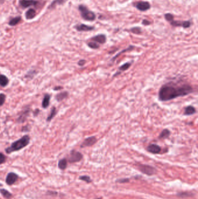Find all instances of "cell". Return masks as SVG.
Instances as JSON below:
<instances>
[{"instance_id": "obj_1", "label": "cell", "mask_w": 198, "mask_h": 199, "mask_svg": "<svg viewBox=\"0 0 198 199\" xmlns=\"http://www.w3.org/2000/svg\"><path fill=\"white\" fill-rule=\"evenodd\" d=\"M194 92L193 88L189 84L178 85L173 82L163 85L159 89L158 98L161 101H167L183 97Z\"/></svg>"}, {"instance_id": "obj_2", "label": "cell", "mask_w": 198, "mask_h": 199, "mask_svg": "<svg viewBox=\"0 0 198 199\" xmlns=\"http://www.w3.org/2000/svg\"><path fill=\"white\" fill-rule=\"evenodd\" d=\"M30 138L29 136L24 135L20 139L12 143L10 147H8L5 149V151L7 154H10L13 152L19 151L26 147L30 143Z\"/></svg>"}, {"instance_id": "obj_3", "label": "cell", "mask_w": 198, "mask_h": 199, "mask_svg": "<svg viewBox=\"0 0 198 199\" xmlns=\"http://www.w3.org/2000/svg\"><path fill=\"white\" fill-rule=\"evenodd\" d=\"M79 10L81 13L82 17L84 20L88 21H93L96 19V14L93 11H90L86 6L83 5H80L79 6Z\"/></svg>"}, {"instance_id": "obj_4", "label": "cell", "mask_w": 198, "mask_h": 199, "mask_svg": "<svg viewBox=\"0 0 198 199\" xmlns=\"http://www.w3.org/2000/svg\"><path fill=\"white\" fill-rule=\"evenodd\" d=\"M137 167L141 172L148 176H152L156 174V169L152 166L143 164H137Z\"/></svg>"}, {"instance_id": "obj_5", "label": "cell", "mask_w": 198, "mask_h": 199, "mask_svg": "<svg viewBox=\"0 0 198 199\" xmlns=\"http://www.w3.org/2000/svg\"><path fill=\"white\" fill-rule=\"evenodd\" d=\"M83 156L80 152L73 150L70 153V155L68 158V161L70 163H78L80 162L83 159Z\"/></svg>"}, {"instance_id": "obj_6", "label": "cell", "mask_w": 198, "mask_h": 199, "mask_svg": "<svg viewBox=\"0 0 198 199\" xmlns=\"http://www.w3.org/2000/svg\"><path fill=\"white\" fill-rule=\"evenodd\" d=\"M97 142V139L96 136H90L87 138H86L82 144H81L80 147L82 148H84V147H91L94 145Z\"/></svg>"}, {"instance_id": "obj_7", "label": "cell", "mask_w": 198, "mask_h": 199, "mask_svg": "<svg viewBox=\"0 0 198 199\" xmlns=\"http://www.w3.org/2000/svg\"><path fill=\"white\" fill-rule=\"evenodd\" d=\"M18 178V175L16 174L14 172H9L6 177L5 182L7 185L11 186L17 181Z\"/></svg>"}, {"instance_id": "obj_8", "label": "cell", "mask_w": 198, "mask_h": 199, "mask_svg": "<svg viewBox=\"0 0 198 199\" xmlns=\"http://www.w3.org/2000/svg\"><path fill=\"white\" fill-rule=\"evenodd\" d=\"M146 150L152 154H158L161 152V147L156 144H151L146 147Z\"/></svg>"}, {"instance_id": "obj_9", "label": "cell", "mask_w": 198, "mask_h": 199, "mask_svg": "<svg viewBox=\"0 0 198 199\" xmlns=\"http://www.w3.org/2000/svg\"><path fill=\"white\" fill-rule=\"evenodd\" d=\"M135 7L141 11H146L150 9L151 5L147 1H139L136 4Z\"/></svg>"}, {"instance_id": "obj_10", "label": "cell", "mask_w": 198, "mask_h": 199, "mask_svg": "<svg viewBox=\"0 0 198 199\" xmlns=\"http://www.w3.org/2000/svg\"><path fill=\"white\" fill-rule=\"evenodd\" d=\"M91 40H93L94 42H96L99 44H104L106 43V37L105 34H99L97 36H94L91 38Z\"/></svg>"}, {"instance_id": "obj_11", "label": "cell", "mask_w": 198, "mask_h": 199, "mask_svg": "<svg viewBox=\"0 0 198 199\" xmlns=\"http://www.w3.org/2000/svg\"><path fill=\"white\" fill-rule=\"evenodd\" d=\"M75 27L77 29V30L79 32H89V31H91L94 29V26H88L84 24H80V25H77Z\"/></svg>"}, {"instance_id": "obj_12", "label": "cell", "mask_w": 198, "mask_h": 199, "mask_svg": "<svg viewBox=\"0 0 198 199\" xmlns=\"http://www.w3.org/2000/svg\"><path fill=\"white\" fill-rule=\"evenodd\" d=\"M20 5L23 8H27L31 5H35L37 4V1L35 0H20Z\"/></svg>"}, {"instance_id": "obj_13", "label": "cell", "mask_w": 198, "mask_h": 199, "mask_svg": "<svg viewBox=\"0 0 198 199\" xmlns=\"http://www.w3.org/2000/svg\"><path fill=\"white\" fill-rule=\"evenodd\" d=\"M29 111H30V109L29 108H26L24 109L22 112L20 114V116L17 119V122H23L25 121V120L26 119L27 116H28V115L29 114Z\"/></svg>"}, {"instance_id": "obj_14", "label": "cell", "mask_w": 198, "mask_h": 199, "mask_svg": "<svg viewBox=\"0 0 198 199\" xmlns=\"http://www.w3.org/2000/svg\"><path fill=\"white\" fill-rule=\"evenodd\" d=\"M197 110L192 105H189L185 108V111L184 115H192L195 114Z\"/></svg>"}, {"instance_id": "obj_15", "label": "cell", "mask_w": 198, "mask_h": 199, "mask_svg": "<svg viewBox=\"0 0 198 199\" xmlns=\"http://www.w3.org/2000/svg\"><path fill=\"white\" fill-rule=\"evenodd\" d=\"M170 134H171L170 131L168 129H165L160 133L159 136V139H167L170 136Z\"/></svg>"}, {"instance_id": "obj_16", "label": "cell", "mask_w": 198, "mask_h": 199, "mask_svg": "<svg viewBox=\"0 0 198 199\" xmlns=\"http://www.w3.org/2000/svg\"><path fill=\"white\" fill-rule=\"evenodd\" d=\"M50 99L51 96L47 94L44 96L42 102V107L44 108H47V107H48L50 102Z\"/></svg>"}, {"instance_id": "obj_17", "label": "cell", "mask_w": 198, "mask_h": 199, "mask_svg": "<svg viewBox=\"0 0 198 199\" xmlns=\"http://www.w3.org/2000/svg\"><path fill=\"white\" fill-rule=\"evenodd\" d=\"M68 160L66 158H63L59 160L58 163V167L61 170H64L67 168Z\"/></svg>"}, {"instance_id": "obj_18", "label": "cell", "mask_w": 198, "mask_h": 199, "mask_svg": "<svg viewBox=\"0 0 198 199\" xmlns=\"http://www.w3.org/2000/svg\"><path fill=\"white\" fill-rule=\"evenodd\" d=\"M68 95H69V93L68 92H61V93L58 94L56 96L55 98L58 101H61L66 99L68 97Z\"/></svg>"}, {"instance_id": "obj_19", "label": "cell", "mask_w": 198, "mask_h": 199, "mask_svg": "<svg viewBox=\"0 0 198 199\" xmlns=\"http://www.w3.org/2000/svg\"><path fill=\"white\" fill-rule=\"evenodd\" d=\"M8 78L3 75H0V86L2 87H5L8 85Z\"/></svg>"}, {"instance_id": "obj_20", "label": "cell", "mask_w": 198, "mask_h": 199, "mask_svg": "<svg viewBox=\"0 0 198 199\" xmlns=\"http://www.w3.org/2000/svg\"><path fill=\"white\" fill-rule=\"evenodd\" d=\"M36 15V11L33 9H30L26 12V18L27 19H31L35 17Z\"/></svg>"}, {"instance_id": "obj_21", "label": "cell", "mask_w": 198, "mask_h": 199, "mask_svg": "<svg viewBox=\"0 0 198 199\" xmlns=\"http://www.w3.org/2000/svg\"><path fill=\"white\" fill-rule=\"evenodd\" d=\"M135 47L134 46H130L128 48H127L126 49H125V50H122L121 52H120L119 54H117L116 56H114L112 59V61H115L116 59H117V58L119 57V56H120V55H121L123 53H125V52H127V51H131V50H132L133 49H134V48Z\"/></svg>"}, {"instance_id": "obj_22", "label": "cell", "mask_w": 198, "mask_h": 199, "mask_svg": "<svg viewBox=\"0 0 198 199\" xmlns=\"http://www.w3.org/2000/svg\"><path fill=\"white\" fill-rule=\"evenodd\" d=\"M0 193L2 194V195L5 198V199H9L12 198V194L9 191H8L6 189H0Z\"/></svg>"}, {"instance_id": "obj_23", "label": "cell", "mask_w": 198, "mask_h": 199, "mask_svg": "<svg viewBox=\"0 0 198 199\" xmlns=\"http://www.w3.org/2000/svg\"><path fill=\"white\" fill-rule=\"evenodd\" d=\"M56 114V109L55 107H54L51 111L50 114L49 115V116L47 118V121L50 122V121H51L55 117Z\"/></svg>"}, {"instance_id": "obj_24", "label": "cell", "mask_w": 198, "mask_h": 199, "mask_svg": "<svg viewBox=\"0 0 198 199\" xmlns=\"http://www.w3.org/2000/svg\"><path fill=\"white\" fill-rule=\"evenodd\" d=\"M21 20V17L20 16H17V17H15L13 19H12L9 22V25H10V26H15L17 24H18L20 21Z\"/></svg>"}, {"instance_id": "obj_25", "label": "cell", "mask_w": 198, "mask_h": 199, "mask_svg": "<svg viewBox=\"0 0 198 199\" xmlns=\"http://www.w3.org/2000/svg\"><path fill=\"white\" fill-rule=\"evenodd\" d=\"M132 65V63L131 62H126L125 64H124L123 65H122L121 66H120L119 68V71H127L128 69L130 68V67Z\"/></svg>"}, {"instance_id": "obj_26", "label": "cell", "mask_w": 198, "mask_h": 199, "mask_svg": "<svg viewBox=\"0 0 198 199\" xmlns=\"http://www.w3.org/2000/svg\"><path fill=\"white\" fill-rule=\"evenodd\" d=\"M79 179L80 180H82L87 184H90L91 182H92V179H91V178L88 176V175H82V176H80L79 177Z\"/></svg>"}, {"instance_id": "obj_27", "label": "cell", "mask_w": 198, "mask_h": 199, "mask_svg": "<svg viewBox=\"0 0 198 199\" xmlns=\"http://www.w3.org/2000/svg\"><path fill=\"white\" fill-rule=\"evenodd\" d=\"M88 46L92 48V49H98L99 48V45L96 42H94V41H91V42H89L88 43Z\"/></svg>"}, {"instance_id": "obj_28", "label": "cell", "mask_w": 198, "mask_h": 199, "mask_svg": "<svg viewBox=\"0 0 198 199\" xmlns=\"http://www.w3.org/2000/svg\"><path fill=\"white\" fill-rule=\"evenodd\" d=\"M131 32H132V33L136 34H139L142 33V30L139 27H132L130 29Z\"/></svg>"}, {"instance_id": "obj_29", "label": "cell", "mask_w": 198, "mask_h": 199, "mask_svg": "<svg viewBox=\"0 0 198 199\" xmlns=\"http://www.w3.org/2000/svg\"><path fill=\"white\" fill-rule=\"evenodd\" d=\"M165 18L167 21H169L170 22H172L174 20V16L172 13H170L165 14Z\"/></svg>"}, {"instance_id": "obj_30", "label": "cell", "mask_w": 198, "mask_h": 199, "mask_svg": "<svg viewBox=\"0 0 198 199\" xmlns=\"http://www.w3.org/2000/svg\"><path fill=\"white\" fill-rule=\"evenodd\" d=\"M130 182V179L129 178H121L116 180V182L117 183H120V184H125Z\"/></svg>"}, {"instance_id": "obj_31", "label": "cell", "mask_w": 198, "mask_h": 199, "mask_svg": "<svg viewBox=\"0 0 198 199\" xmlns=\"http://www.w3.org/2000/svg\"><path fill=\"white\" fill-rule=\"evenodd\" d=\"M5 99H6V96L3 93H1L0 94V106H2L4 104L5 101Z\"/></svg>"}, {"instance_id": "obj_32", "label": "cell", "mask_w": 198, "mask_h": 199, "mask_svg": "<svg viewBox=\"0 0 198 199\" xmlns=\"http://www.w3.org/2000/svg\"><path fill=\"white\" fill-rule=\"evenodd\" d=\"M182 27L184 28H188L191 26V22L190 21L182 22Z\"/></svg>"}, {"instance_id": "obj_33", "label": "cell", "mask_w": 198, "mask_h": 199, "mask_svg": "<svg viewBox=\"0 0 198 199\" xmlns=\"http://www.w3.org/2000/svg\"><path fill=\"white\" fill-rule=\"evenodd\" d=\"M5 161H6L5 156L2 153H0V164H3L5 162Z\"/></svg>"}, {"instance_id": "obj_34", "label": "cell", "mask_w": 198, "mask_h": 199, "mask_svg": "<svg viewBox=\"0 0 198 199\" xmlns=\"http://www.w3.org/2000/svg\"><path fill=\"white\" fill-rule=\"evenodd\" d=\"M86 64V61L85 60H80L79 62H78V65L80 67H83L84 66L85 64Z\"/></svg>"}, {"instance_id": "obj_35", "label": "cell", "mask_w": 198, "mask_h": 199, "mask_svg": "<svg viewBox=\"0 0 198 199\" xmlns=\"http://www.w3.org/2000/svg\"><path fill=\"white\" fill-rule=\"evenodd\" d=\"M142 23L144 25H145V26H147V25H149L151 24V22L149 20H148L147 19H144L142 20Z\"/></svg>"}, {"instance_id": "obj_36", "label": "cell", "mask_w": 198, "mask_h": 199, "mask_svg": "<svg viewBox=\"0 0 198 199\" xmlns=\"http://www.w3.org/2000/svg\"><path fill=\"white\" fill-rule=\"evenodd\" d=\"M62 89V87H61V86H56V87L54 88V90L55 91H56V90H61Z\"/></svg>"}, {"instance_id": "obj_37", "label": "cell", "mask_w": 198, "mask_h": 199, "mask_svg": "<svg viewBox=\"0 0 198 199\" xmlns=\"http://www.w3.org/2000/svg\"><path fill=\"white\" fill-rule=\"evenodd\" d=\"M39 111H39L38 109H36V111H35V115H37V114H38V112H39Z\"/></svg>"}]
</instances>
